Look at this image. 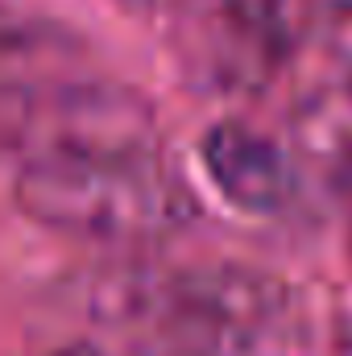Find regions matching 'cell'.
Segmentation results:
<instances>
[{"label":"cell","mask_w":352,"mask_h":356,"mask_svg":"<svg viewBox=\"0 0 352 356\" xmlns=\"http://www.w3.org/2000/svg\"><path fill=\"white\" fill-rule=\"evenodd\" d=\"M203 170L211 186L249 216H278L298 199L290 149L245 120H220L203 137Z\"/></svg>","instance_id":"obj_5"},{"label":"cell","mask_w":352,"mask_h":356,"mask_svg":"<svg viewBox=\"0 0 352 356\" xmlns=\"http://www.w3.org/2000/svg\"><path fill=\"white\" fill-rule=\"evenodd\" d=\"M75 54H83V46L63 25L0 0V83L33 75L54 63H67Z\"/></svg>","instance_id":"obj_6"},{"label":"cell","mask_w":352,"mask_h":356,"mask_svg":"<svg viewBox=\"0 0 352 356\" xmlns=\"http://www.w3.org/2000/svg\"><path fill=\"white\" fill-rule=\"evenodd\" d=\"M129 4H137V8H154V4H162V0H129Z\"/></svg>","instance_id":"obj_10"},{"label":"cell","mask_w":352,"mask_h":356,"mask_svg":"<svg viewBox=\"0 0 352 356\" xmlns=\"http://www.w3.org/2000/svg\"><path fill=\"white\" fill-rule=\"evenodd\" d=\"M307 33L332 63L336 83L352 95V0H307Z\"/></svg>","instance_id":"obj_7"},{"label":"cell","mask_w":352,"mask_h":356,"mask_svg":"<svg viewBox=\"0 0 352 356\" xmlns=\"http://www.w3.org/2000/svg\"><path fill=\"white\" fill-rule=\"evenodd\" d=\"M307 33V0H199L195 54L224 91L269 88Z\"/></svg>","instance_id":"obj_4"},{"label":"cell","mask_w":352,"mask_h":356,"mask_svg":"<svg viewBox=\"0 0 352 356\" xmlns=\"http://www.w3.org/2000/svg\"><path fill=\"white\" fill-rule=\"evenodd\" d=\"M104 315L175 356H319L303 290L249 266L120 277Z\"/></svg>","instance_id":"obj_1"},{"label":"cell","mask_w":352,"mask_h":356,"mask_svg":"<svg viewBox=\"0 0 352 356\" xmlns=\"http://www.w3.org/2000/svg\"><path fill=\"white\" fill-rule=\"evenodd\" d=\"M0 149L17 166H63L112 154H158L162 129L133 88L88 71V58L0 83Z\"/></svg>","instance_id":"obj_2"},{"label":"cell","mask_w":352,"mask_h":356,"mask_svg":"<svg viewBox=\"0 0 352 356\" xmlns=\"http://www.w3.org/2000/svg\"><path fill=\"white\" fill-rule=\"evenodd\" d=\"M17 203L29 220L104 245H150L195 220V195L166 154H112L63 166H21Z\"/></svg>","instance_id":"obj_3"},{"label":"cell","mask_w":352,"mask_h":356,"mask_svg":"<svg viewBox=\"0 0 352 356\" xmlns=\"http://www.w3.org/2000/svg\"><path fill=\"white\" fill-rule=\"evenodd\" d=\"M54 356H104V353H95V348H88V344H71V348H58Z\"/></svg>","instance_id":"obj_9"},{"label":"cell","mask_w":352,"mask_h":356,"mask_svg":"<svg viewBox=\"0 0 352 356\" xmlns=\"http://www.w3.org/2000/svg\"><path fill=\"white\" fill-rule=\"evenodd\" d=\"M340 211H344V232H349V249H352V166L349 175H344V182H340Z\"/></svg>","instance_id":"obj_8"}]
</instances>
